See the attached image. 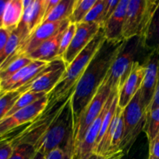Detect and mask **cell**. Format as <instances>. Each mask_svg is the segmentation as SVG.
Returning a JSON list of instances; mask_svg holds the SVG:
<instances>
[{"label":"cell","instance_id":"cell-1","mask_svg":"<svg viewBox=\"0 0 159 159\" xmlns=\"http://www.w3.org/2000/svg\"><path fill=\"white\" fill-rule=\"evenodd\" d=\"M124 40L113 42L106 40L76 85L71 98L75 130L86 107L107 78Z\"/></svg>","mask_w":159,"mask_h":159},{"label":"cell","instance_id":"cell-2","mask_svg":"<svg viewBox=\"0 0 159 159\" xmlns=\"http://www.w3.org/2000/svg\"><path fill=\"white\" fill-rule=\"evenodd\" d=\"M105 40L103 30L100 28L88 46L68 65L60 82L48 94V106L46 109L51 108L56 104L66 100L72 95L76 85L87 66Z\"/></svg>","mask_w":159,"mask_h":159},{"label":"cell","instance_id":"cell-3","mask_svg":"<svg viewBox=\"0 0 159 159\" xmlns=\"http://www.w3.org/2000/svg\"><path fill=\"white\" fill-rule=\"evenodd\" d=\"M71 96L65 101L57 116L44 134L34 145L36 152L46 156L57 148L74 150L75 122Z\"/></svg>","mask_w":159,"mask_h":159},{"label":"cell","instance_id":"cell-4","mask_svg":"<svg viewBox=\"0 0 159 159\" xmlns=\"http://www.w3.org/2000/svg\"><path fill=\"white\" fill-rule=\"evenodd\" d=\"M149 52L144 47V39L134 37L124 40L110 68L108 79L113 91L119 92L138 61L144 64Z\"/></svg>","mask_w":159,"mask_h":159},{"label":"cell","instance_id":"cell-5","mask_svg":"<svg viewBox=\"0 0 159 159\" xmlns=\"http://www.w3.org/2000/svg\"><path fill=\"white\" fill-rule=\"evenodd\" d=\"M159 6L158 0H130L124 27V39H143L147 34Z\"/></svg>","mask_w":159,"mask_h":159},{"label":"cell","instance_id":"cell-6","mask_svg":"<svg viewBox=\"0 0 159 159\" xmlns=\"http://www.w3.org/2000/svg\"><path fill=\"white\" fill-rule=\"evenodd\" d=\"M124 133L120 152L125 155L130 150L140 134L144 131L147 118V111L141 102V89L130 103L123 110Z\"/></svg>","mask_w":159,"mask_h":159},{"label":"cell","instance_id":"cell-7","mask_svg":"<svg viewBox=\"0 0 159 159\" xmlns=\"http://www.w3.org/2000/svg\"><path fill=\"white\" fill-rule=\"evenodd\" d=\"M112 89L110 86V81L108 79V75L102 82L99 90L93 98L85 108V111L82 113L79 122L75 130L74 135V149L75 152L76 149L81 144L85 137V133L88 130L89 127L92 125L95 120L99 116L102 112L109 96L112 93Z\"/></svg>","mask_w":159,"mask_h":159},{"label":"cell","instance_id":"cell-8","mask_svg":"<svg viewBox=\"0 0 159 159\" xmlns=\"http://www.w3.org/2000/svg\"><path fill=\"white\" fill-rule=\"evenodd\" d=\"M67 65L62 58H57L48 64V67L40 73L32 82L17 91L21 94L25 93L49 94L58 84L66 71Z\"/></svg>","mask_w":159,"mask_h":159},{"label":"cell","instance_id":"cell-9","mask_svg":"<svg viewBox=\"0 0 159 159\" xmlns=\"http://www.w3.org/2000/svg\"><path fill=\"white\" fill-rule=\"evenodd\" d=\"M48 106V95L29 107L0 121V138L26 125L40 116Z\"/></svg>","mask_w":159,"mask_h":159},{"label":"cell","instance_id":"cell-10","mask_svg":"<svg viewBox=\"0 0 159 159\" xmlns=\"http://www.w3.org/2000/svg\"><path fill=\"white\" fill-rule=\"evenodd\" d=\"M145 74L141 88V102L148 112L159 81V54L151 52L144 62Z\"/></svg>","mask_w":159,"mask_h":159},{"label":"cell","instance_id":"cell-11","mask_svg":"<svg viewBox=\"0 0 159 159\" xmlns=\"http://www.w3.org/2000/svg\"><path fill=\"white\" fill-rule=\"evenodd\" d=\"M117 93V92L116 91H112L102 112L99 115V116L95 120L94 122L92 124V125L89 127L83 140L79 144L78 148L76 149L75 152V159H87L93 154H94L95 147H96V142H97L98 138H99V133H100L104 116H105L108 108L111 105L115 96Z\"/></svg>","mask_w":159,"mask_h":159},{"label":"cell","instance_id":"cell-12","mask_svg":"<svg viewBox=\"0 0 159 159\" xmlns=\"http://www.w3.org/2000/svg\"><path fill=\"white\" fill-rule=\"evenodd\" d=\"M100 28V26L96 23H80L76 24V31L72 41L61 57L67 67L88 46Z\"/></svg>","mask_w":159,"mask_h":159},{"label":"cell","instance_id":"cell-13","mask_svg":"<svg viewBox=\"0 0 159 159\" xmlns=\"http://www.w3.org/2000/svg\"><path fill=\"white\" fill-rule=\"evenodd\" d=\"M48 64L41 61H33L12 77L0 82V95L8 92L17 91L29 85L48 67Z\"/></svg>","mask_w":159,"mask_h":159},{"label":"cell","instance_id":"cell-14","mask_svg":"<svg viewBox=\"0 0 159 159\" xmlns=\"http://www.w3.org/2000/svg\"><path fill=\"white\" fill-rule=\"evenodd\" d=\"M144 74L145 67L144 64L140 61L136 62L130 75L118 92V107L124 110L141 89Z\"/></svg>","mask_w":159,"mask_h":159},{"label":"cell","instance_id":"cell-15","mask_svg":"<svg viewBox=\"0 0 159 159\" xmlns=\"http://www.w3.org/2000/svg\"><path fill=\"white\" fill-rule=\"evenodd\" d=\"M129 1L120 0L116 11L102 27L107 40L119 42L124 40V27Z\"/></svg>","mask_w":159,"mask_h":159},{"label":"cell","instance_id":"cell-16","mask_svg":"<svg viewBox=\"0 0 159 159\" xmlns=\"http://www.w3.org/2000/svg\"><path fill=\"white\" fill-rule=\"evenodd\" d=\"M47 0H34L32 4L23 10V17L18 27L29 37L40 25L46 16Z\"/></svg>","mask_w":159,"mask_h":159},{"label":"cell","instance_id":"cell-17","mask_svg":"<svg viewBox=\"0 0 159 159\" xmlns=\"http://www.w3.org/2000/svg\"><path fill=\"white\" fill-rule=\"evenodd\" d=\"M70 23H71L70 20H68L55 35L40 45L30 54L26 55V57L30 58L32 61H41L47 63H50L55 59L59 58L58 53L60 49L61 40L65 30L68 28Z\"/></svg>","mask_w":159,"mask_h":159},{"label":"cell","instance_id":"cell-18","mask_svg":"<svg viewBox=\"0 0 159 159\" xmlns=\"http://www.w3.org/2000/svg\"><path fill=\"white\" fill-rule=\"evenodd\" d=\"M23 14L22 0H9L3 18V28L12 32L20 24Z\"/></svg>","mask_w":159,"mask_h":159},{"label":"cell","instance_id":"cell-19","mask_svg":"<svg viewBox=\"0 0 159 159\" xmlns=\"http://www.w3.org/2000/svg\"><path fill=\"white\" fill-rule=\"evenodd\" d=\"M76 0H60L57 6L46 16L43 23H54L70 20Z\"/></svg>","mask_w":159,"mask_h":159},{"label":"cell","instance_id":"cell-20","mask_svg":"<svg viewBox=\"0 0 159 159\" xmlns=\"http://www.w3.org/2000/svg\"><path fill=\"white\" fill-rule=\"evenodd\" d=\"M144 47L149 52L159 54V6L148 31L144 38Z\"/></svg>","mask_w":159,"mask_h":159},{"label":"cell","instance_id":"cell-21","mask_svg":"<svg viewBox=\"0 0 159 159\" xmlns=\"http://www.w3.org/2000/svg\"><path fill=\"white\" fill-rule=\"evenodd\" d=\"M33 61L26 56H21L17 57L16 59L12 61V62L6 65L5 68L0 70V79L1 82L7 80L8 79L12 77L15 74H16L19 71L26 67L29 64H30Z\"/></svg>","mask_w":159,"mask_h":159},{"label":"cell","instance_id":"cell-22","mask_svg":"<svg viewBox=\"0 0 159 159\" xmlns=\"http://www.w3.org/2000/svg\"><path fill=\"white\" fill-rule=\"evenodd\" d=\"M96 2V0H76L73 12L70 17L71 23L78 24L82 23Z\"/></svg>","mask_w":159,"mask_h":159},{"label":"cell","instance_id":"cell-23","mask_svg":"<svg viewBox=\"0 0 159 159\" xmlns=\"http://www.w3.org/2000/svg\"><path fill=\"white\" fill-rule=\"evenodd\" d=\"M48 94L43 93H25L21 95L20 98L18 99V100L15 102V104L13 105V107H12L10 110L9 111V113H7V115L6 116V117L11 116V115L14 114L16 112L20 111V110H23V109L26 108V107H29L31 104L34 103L35 102L38 101L39 99H42L43 97H44L45 96H47ZM5 117V118H6Z\"/></svg>","mask_w":159,"mask_h":159},{"label":"cell","instance_id":"cell-24","mask_svg":"<svg viewBox=\"0 0 159 159\" xmlns=\"http://www.w3.org/2000/svg\"><path fill=\"white\" fill-rule=\"evenodd\" d=\"M144 132L148 142L159 134V108L151 110L147 113Z\"/></svg>","mask_w":159,"mask_h":159},{"label":"cell","instance_id":"cell-25","mask_svg":"<svg viewBox=\"0 0 159 159\" xmlns=\"http://www.w3.org/2000/svg\"><path fill=\"white\" fill-rule=\"evenodd\" d=\"M21 95L19 91H11L0 95V121L6 117Z\"/></svg>","mask_w":159,"mask_h":159},{"label":"cell","instance_id":"cell-26","mask_svg":"<svg viewBox=\"0 0 159 159\" xmlns=\"http://www.w3.org/2000/svg\"><path fill=\"white\" fill-rule=\"evenodd\" d=\"M105 6L106 0H96V2L90 9L82 23H96V24H99L102 28Z\"/></svg>","mask_w":159,"mask_h":159},{"label":"cell","instance_id":"cell-27","mask_svg":"<svg viewBox=\"0 0 159 159\" xmlns=\"http://www.w3.org/2000/svg\"><path fill=\"white\" fill-rule=\"evenodd\" d=\"M75 31L76 24H74V23H70L68 28L65 30V33H64L63 36H62L61 40L60 49H59L58 53L59 58H61L62 56L64 55L65 51L68 48V47L70 46L71 41H72L73 37L75 36Z\"/></svg>","mask_w":159,"mask_h":159},{"label":"cell","instance_id":"cell-28","mask_svg":"<svg viewBox=\"0 0 159 159\" xmlns=\"http://www.w3.org/2000/svg\"><path fill=\"white\" fill-rule=\"evenodd\" d=\"M36 151L30 144H19L15 146L14 151L9 159H33Z\"/></svg>","mask_w":159,"mask_h":159},{"label":"cell","instance_id":"cell-29","mask_svg":"<svg viewBox=\"0 0 159 159\" xmlns=\"http://www.w3.org/2000/svg\"><path fill=\"white\" fill-rule=\"evenodd\" d=\"M15 146L11 141V137L6 135L0 138V159H9Z\"/></svg>","mask_w":159,"mask_h":159},{"label":"cell","instance_id":"cell-30","mask_svg":"<svg viewBox=\"0 0 159 159\" xmlns=\"http://www.w3.org/2000/svg\"><path fill=\"white\" fill-rule=\"evenodd\" d=\"M45 159H75V152L72 149L57 148L48 153Z\"/></svg>","mask_w":159,"mask_h":159},{"label":"cell","instance_id":"cell-31","mask_svg":"<svg viewBox=\"0 0 159 159\" xmlns=\"http://www.w3.org/2000/svg\"><path fill=\"white\" fill-rule=\"evenodd\" d=\"M120 0H106V6L105 9H104L103 12V18H102V25L105 24L106 22L111 17L113 12L116 11V8H117L118 5Z\"/></svg>","mask_w":159,"mask_h":159},{"label":"cell","instance_id":"cell-32","mask_svg":"<svg viewBox=\"0 0 159 159\" xmlns=\"http://www.w3.org/2000/svg\"><path fill=\"white\" fill-rule=\"evenodd\" d=\"M148 153L149 156L159 158V134L148 142Z\"/></svg>","mask_w":159,"mask_h":159},{"label":"cell","instance_id":"cell-33","mask_svg":"<svg viewBox=\"0 0 159 159\" xmlns=\"http://www.w3.org/2000/svg\"><path fill=\"white\" fill-rule=\"evenodd\" d=\"M10 31L5 28H0V56L6 47V43L8 41L9 35H10Z\"/></svg>","mask_w":159,"mask_h":159},{"label":"cell","instance_id":"cell-34","mask_svg":"<svg viewBox=\"0 0 159 159\" xmlns=\"http://www.w3.org/2000/svg\"><path fill=\"white\" fill-rule=\"evenodd\" d=\"M157 108H159V81L158 83V86H157L156 89V92H155V96H154L153 101H152V104H151V107L150 108H149L148 112Z\"/></svg>","mask_w":159,"mask_h":159},{"label":"cell","instance_id":"cell-35","mask_svg":"<svg viewBox=\"0 0 159 159\" xmlns=\"http://www.w3.org/2000/svg\"><path fill=\"white\" fill-rule=\"evenodd\" d=\"M8 2L7 0H0V28H3V18Z\"/></svg>","mask_w":159,"mask_h":159},{"label":"cell","instance_id":"cell-36","mask_svg":"<svg viewBox=\"0 0 159 159\" xmlns=\"http://www.w3.org/2000/svg\"><path fill=\"white\" fill-rule=\"evenodd\" d=\"M34 0H22V4H23V10L25 9H26L27 7H29L31 4L33 3Z\"/></svg>","mask_w":159,"mask_h":159},{"label":"cell","instance_id":"cell-37","mask_svg":"<svg viewBox=\"0 0 159 159\" xmlns=\"http://www.w3.org/2000/svg\"><path fill=\"white\" fill-rule=\"evenodd\" d=\"M149 158V157L148 158H146V159H148ZM121 159H139V156H138V155H136V154H134V156H130V155H128V153H127L125 155V156L124 157V158H121ZM145 159V158H144Z\"/></svg>","mask_w":159,"mask_h":159},{"label":"cell","instance_id":"cell-38","mask_svg":"<svg viewBox=\"0 0 159 159\" xmlns=\"http://www.w3.org/2000/svg\"><path fill=\"white\" fill-rule=\"evenodd\" d=\"M87 159H107V158H104V157L102 156H100V155H96V154H93L89 158H88Z\"/></svg>","mask_w":159,"mask_h":159},{"label":"cell","instance_id":"cell-39","mask_svg":"<svg viewBox=\"0 0 159 159\" xmlns=\"http://www.w3.org/2000/svg\"><path fill=\"white\" fill-rule=\"evenodd\" d=\"M33 159H45V156L42 155V154L38 153V152H36L35 155H34V158Z\"/></svg>","mask_w":159,"mask_h":159},{"label":"cell","instance_id":"cell-40","mask_svg":"<svg viewBox=\"0 0 159 159\" xmlns=\"http://www.w3.org/2000/svg\"><path fill=\"white\" fill-rule=\"evenodd\" d=\"M148 159H159V158H154V157H151L149 156V158Z\"/></svg>","mask_w":159,"mask_h":159},{"label":"cell","instance_id":"cell-41","mask_svg":"<svg viewBox=\"0 0 159 159\" xmlns=\"http://www.w3.org/2000/svg\"><path fill=\"white\" fill-rule=\"evenodd\" d=\"M0 82H1V79H0Z\"/></svg>","mask_w":159,"mask_h":159}]
</instances>
